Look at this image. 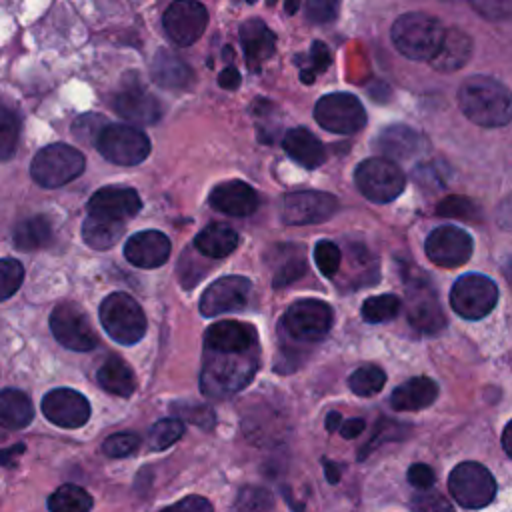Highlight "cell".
<instances>
[{"mask_svg": "<svg viewBox=\"0 0 512 512\" xmlns=\"http://www.w3.org/2000/svg\"><path fill=\"white\" fill-rule=\"evenodd\" d=\"M108 122L98 116V114H84L80 116L74 124H72V134L78 138V140H86V142H96L100 130L106 126Z\"/></svg>", "mask_w": 512, "mask_h": 512, "instance_id": "48", "label": "cell"}, {"mask_svg": "<svg viewBox=\"0 0 512 512\" xmlns=\"http://www.w3.org/2000/svg\"><path fill=\"white\" fill-rule=\"evenodd\" d=\"M50 512H90L92 510V496L74 484L60 486L48 498Z\"/></svg>", "mask_w": 512, "mask_h": 512, "instance_id": "36", "label": "cell"}, {"mask_svg": "<svg viewBox=\"0 0 512 512\" xmlns=\"http://www.w3.org/2000/svg\"><path fill=\"white\" fill-rule=\"evenodd\" d=\"M364 420L362 418H354V420H346L344 424H340V434L344 438H356L362 430H364Z\"/></svg>", "mask_w": 512, "mask_h": 512, "instance_id": "54", "label": "cell"}, {"mask_svg": "<svg viewBox=\"0 0 512 512\" xmlns=\"http://www.w3.org/2000/svg\"><path fill=\"white\" fill-rule=\"evenodd\" d=\"M258 370V348L248 352L206 350L200 372V390L214 400L240 392Z\"/></svg>", "mask_w": 512, "mask_h": 512, "instance_id": "1", "label": "cell"}, {"mask_svg": "<svg viewBox=\"0 0 512 512\" xmlns=\"http://www.w3.org/2000/svg\"><path fill=\"white\" fill-rule=\"evenodd\" d=\"M438 396V386L434 380L426 378V376H414L410 380H406L404 384H400L392 396H390V404L396 410L408 412V410H422L426 406H430Z\"/></svg>", "mask_w": 512, "mask_h": 512, "instance_id": "26", "label": "cell"}, {"mask_svg": "<svg viewBox=\"0 0 512 512\" xmlns=\"http://www.w3.org/2000/svg\"><path fill=\"white\" fill-rule=\"evenodd\" d=\"M406 318L422 334H436L446 326L436 290L422 280H410L406 290Z\"/></svg>", "mask_w": 512, "mask_h": 512, "instance_id": "14", "label": "cell"}, {"mask_svg": "<svg viewBox=\"0 0 512 512\" xmlns=\"http://www.w3.org/2000/svg\"><path fill=\"white\" fill-rule=\"evenodd\" d=\"M162 512H214L212 504L202 496H186Z\"/></svg>", "mask_w": 512, "mask_h": 512, "instance_id": "51", "label": "cell"}, {"mask_svg": "<svg viewBox=\"0 0 512 512\" xmlns=\"http://www.w3.org/2000/svg\"><path fill=\"white\" fill-rule=\"evenodd\" d=\"M284 150L304 168H316L326 160L322 142L306 128H290L284 134Z\"/></svg>", "mask_w": 512, "mask_h": 512, "instance_id": "28", "label": "cell"}, {"mask_svg": "<svg viewBox=\"0 0 512 512\" xmlns=\"http://www.w3.org/2000/svg\"><path fill=\"white\" fill-rule=\"evenodd\" d=\"M378 150L384 152L386 158H394V160L414 158L424 150V138L410 126L394 124L380 132Z\"/></svg>", "mask_w": 512, "mask_h": 512, "instance_id": "24", "label": "cell"}, {"mask_svg": "<svg viewBox=\"0 0 512 512\" xmlns=\"http://www.w3.org/2000/svg\"><path fill=\"white\" fill-rule=\"evenodd\" d=\"M50 328L54 338L64 348H70L76 352H88L98 344V336L92 328L90 318L74 302H62L52 310Z\"/></svg>", "mask_w": 512, "mask_h": 512, "instance_id": "12", "label": "cell"}, {"mask_svg": "<svg viewBox=\"0 0 512 512\" xmlns=\"http://www.w3.org/2000/svg\"><path fill=\"white\" fill-rule=\"evenodd\" d=\"M142 202L134 188L106 186L92 194L88 200V214H98L114 220H126L140 212Z\"/></svg>", "mask_w": 512, "mask_h": 512, "instance_id": "20", "label": "cell"}, {"mask_svg": "<svg viewBox=\"0 0 512 512\" xmlns=\"http://www.w3.org/2000/svg\"><path fill=\"white\" fill-rule=\"evenodd\" d=\"M194 246L208 258H224L238 246V234L226 224H208L194 238Z\"/></svg>", "mask_w": 512, "mask_h": 512, "instance_id": "30", "label": "cell"}, {"mask_svg": "<svg viewBox=\"0 0 512 512\" xmlns=\"http://www.w3.org/2000/svg\"><path fill=\"white\" fill-rule=\"evenodd\" d=\"M508 434H510V424H506V428H504V436H502V444H504V450H506V454L510 456V454H512V450H510V444H508Z\"/></svg>", "mask_w": 512, "mask_h": 512, "instance_id": "57", "label": "cell"}, {"mask_svg": "<svg viewBox=\"0 0 512 512\" xmlns=\"http://www.w3.org/2000/svg\"><path fill=\"white\" fill-rule=\"evenodd\" d=\"M498 302V286L482 274L460 276L450 292L454 312L466 320H480L492 312Z\"/></svg>", "mask_w": 512, "mask_h": 512, "instance_id": "10", "label": "cell"}, {"mask_svg": "<svg viewBox=\"0 0 512 512\" xmlns=\"http://www.w3.org/2000/svg\"><path fill=\"white\" fill-rule=\"evenodd\" d=\"M248 2H256V0H248Z\"/></svg>", "mask_w": 512, "mask_h": 512, "instance_id": "59", "label": "cell"}, {"mask_svg": "<svg viewBox=\"0 0 512 512\" xmlns=\"http://www.w3.org/2000/svg\"><path fill=\"white\" fill-rule=\"evenodd\" d=\"M338 8H340V0H306L304 12L310 22L326 24L336 18Z\"/></svg>", "mask_w": 512, "mask_h": 512, "instance_id": "47", "label": "cell"}, {"mask_svg": "<svg viewBox=\"0 0 512 512\" xmlns=\"http://www.w3.org/2000/svg\"><path fill=\"white\" fill-rule=\"evenodd\" d=\"M252 284L244 276H224L214 280L200 298V312L204 316H218L246 306Z\"/></svg>", "mask_w": 512, "mask_h": 512, "instance_id": "17", "label": "cell"}, {"mask_svg": "<svg viewBox=\"0 0 512 512\" xmlns=\"http://www.w3.org/2000/svg\"><path fill=\"white\" fill-rule=\"evenodd\" d=\"M140 446V438L132 432H118V434H112L104 440L102 444V452L106 456H112V458H124V456H130L132 452H136Z\"/></svg>", "mask_w": 512, "mask_h": 512, "instance_id": "45", "label": "cell"}, {"mask_svg": "<svg viewBox=\"0 0 512 512\" xmlns=\"http://www.w3.org/2000/svg\"><path fill=\"white\" fill-rule=\"evenodd\" d=\"M412 510L414 512H454L452 504L432 488H424L418 494H414Z\"/></svg>", "mask_w": 512, "mask_h": 512, "instance_id": "46", "label": "cell"}, {"mask_svg": "<svg viewBox=\"0 0 512 512\" xmlns=\"http://www.w3.org/2000/svg\"><path fill=\"white\" fill-rule=\"evenodd\" d=\"M84 170V156L68 146V144H48L40 152H36L30 174L36 184L44 188H58L74 178H78Z\"/></svg>", "mask_w": 512, "mask_h": 512, "instance_id": "5", "label": "cell"}, {"mask_svg": "<svg viewBox=\"0 0 512 512\" xmlns=\"http://www.w3.org/2000/svg\"><path fill=\"white\" fill-rule=\"evenodd\" d=\"M204 348L216 352H248L258 348V334L248 322L222 320L206 330Z\"/></svg>", "mask_w": 512, "mask_h": 512, "instance_id": "19", "label": "cell"}, {"mask_svg": "<svg viewBox=\"0 0 512 512\" xmlns=\"http://www.w3.org/2000/svg\"><path fill=\"white\" fill-rule=\"evenodd\" d=\"M384 384H386V374L376 364H364L356 368L348 378L350 390L358 396H374L384 388Z\"/></svg>", "mask_w": 512, "mask_h": 512, "instance_id": "37", "label": "cell"}, {"mask_svg": "<svg viewBox=\"0 0 512 512\" xmlns=\"http://www.w3.org/2000/svg\"><path fill=\"white\" fill-rule=\"evenodd\" d=\"M316 122L336 134H354L366 124V112L360 100L348 92L326 94L316 102Z\"/></svg>", "mask_w": 512, "mask_h": 512, "instance_id": "11", "label": "cell"}, {"mask_svg": "<svg viewBox=\"0 0 512 512\" xmlns=\"http://www.w3.org/2000/svg\"><path fill=\"white\" fill-rule=\"evenodd\" d=\"M460 110L478 126L496 128L510 122L512 100L508 88L488 76H470L458 92Z\"/></svg>", "mask_w": 512, "mask_h": 512, "instance_id": "2", "label": "cell"}, {"mask_svg": "<svg viewBox=\"0 0 512 512\" xmlns=\"http://www.w3.org/2000/svg\"><path fill=\"white\" fill-rule=\"evenodd\" d=\"M34 418V408L30 398L22 390H2L0 392V424L8 430H20L28 426Z\"/></svg>", "mask_w": 512, "mask_h": 512, "instance_id": "32", "label": "cell"}, {"mask_svg": "<svg viewBox=\"0 0 512 512\" xmlns=\"http://www.w3.org/2000/svg\"><path fill=\"white\" fill-rule=\"evenodd\" d=\"M190 68L182 58L168 50H160L152 62V78L158 86L168 90H180L190 82Z\"/></svg>", "mask_w": 512, "mask_h": 512, "instance_id": "29", "label": "cell"}, {"mask_svg": "<svg viewBox=\"0 0 512 512\" xmlns=\"http://www.w3.org/2000/svg\"><path fill=\"white\" fill-rule=\"evenodd\" d=\"M238 34L250 66H258L274 54V46H276L274 32L262 20L250 18L242 22Z\"/></svg>", "mask_w": 512, "mask_h": 512, "instance_id": "25", "label": "cell"}, {"mask_svg": "<svg viewBox=\"0 0 512 512\" xmlns=\"http://www.w3.org/2000/svg\"><path fill=\"white\" fill-rule=\"evenodd\" d=\"M358 190L372 202L384 204L398 198L406 186L400 166L390 158H368L354 172Z\"/></svg>", "mask_w": 512, "mask_h": 512, "instance_id": "6", "label": "cell"}, {"mask_svg": "<svg viewBox=\"0 0 512 512\" xmlns=\"http://www.w3.org/2000/svg\"><path fill=\"white\" fill-rule=\"evenodd\" d=\"M434 480H436L434 470H432L428 464L418 462V464H412V466L408 468V482H410L414 488H420V490L430 488V486L434 484Z\"/></svg>", "mask_w": 512, "mask_h": 512, "instance_id": "52", "label": "cell"}, {"mask_svg": "<svg viewBox=\"0 0 512 512\" xmlns=\"http://www.w3.org/2000/svg\"><path fill=\"white\" fill-rule=\"evenodd\" d=\"M470 52H472V42L468 34L458 28H450L444 32L442 44L430 62L440 72H454L468 62Z\"/></svg>", "mask_w": 512, "mask_h": 512, "instance_id": "27", "label": "cell"}, {"mask_svg": "<svg viewBox=\"0 0 512 512\" xmlns=\"http://www.w3.org/2000/svg\"><path fill=\"white\" fill-rule=\"evenodd\" d=\"M340 248L332 240H320L314 248V260L324 276H334L340 268Z\"/></svg>", "mask_w": 512, "mask_h": 512, "instance_id": "44", "label": "cell"}, {"mask_svg": "<svg viewBox=\"0 0 512 512\" xmlns=\"http://www.w3.org/2000/svg\"><path fill=\"white\" fill-rule=\"evenodd\" d=\"M330 62H332V58H330V52H328L326 44L314 42V44H312V50H310V64H312V68H310L308 72H302V74H300V76H302V82H308V84H310L312 78H314V74L324 72Z\"/></svg>", "mask_w": 512, "mask_h": 512, "instance_id": "49", "label": "cell"}, {"mask_svg": "<svg viewBox=\"0 0 512 512\" xmlns=\"http://www.w3.org/2000/svg\"><path fill=\"white\" fill-rule=\"evenodd\" d=\"M20 138V118L8 106H0V160L14 156Z\"/></svg>", "mask_w": 512, "mask_h": 512, "instance_id": "39", "label": "cell"}, {"mask_svg": "<svg viewBox=\"0 0 512 512\" xmlns=\"http://www.w3.org/2000/svg\"><path fill=\"white\" fill-rule=\"evenodd\" d=\"M114 110L132 124H154L160 120L162 110L158 100L140 86H126L114 98Z\"/></svg>", "mask_w": 512, "mask_h": 512, "instance_id": "23", "label": "cell"}, {"mask_svg": "<svg viewBox=\"0 0 512 512\" xmlns=\"http://www.w3.org/2000/svg\"><path fill=\"white\" fill-rule=\"evenodd\" d=\"M220 86L226 88V90H234V88L240 86V74L234 66L224 68V72L220 74Z\"/></svg>", "mask_w": 512, "mask_h": 512, "instance_id": "53", "label": "cell"}, {"mask_svg": "<svg viewBox=\"0 0 512 512\" xmlns=\"http://www.w3.org/2000/svg\"><path fill=\"white\" fill-rule=\"evenodd\" d=\"M436 212L440 216L458 218V220H470V222H476L480 218V208L470 198H464V196H448V198H444L438 204Z\"/></svg>", "mask_w": 512, "mask_h": 512, "instance_id": "42", "label": "cell"}, {"mask_svg": "<svg viewBox=\"0 0 512 512\" xmlns=\"http://www.w3.org/2000/svg\"><path fill=\"white\" fill-rule=\"evenodd\" d=\"M42 412L56 426L80 428L90 418V404L72 388H56L42 398Z\"/></svg>", "mask_w": 512, "mask_h": 512, "instance_id": "18", "label": "cell"}, {"mask_svg": "<svg viewBox=\"0 0 512 512\" xmlns=\"http://www.w3.org/2000/svg\"><path fill=\"white\" fill-rule=\"evenodd\" d=\"M272 2H274V0H272Z\"/></svg>", "mask_w": 512, "mask_h": 512, "instance_id": "61", "label": "cell"}, {"mask_svg": "<svg viewBox=\"0 0 512 512\" xmlns=\"http://www.w3.org/2000/svg\"><path fill=\"white\" fill-rule=\"evenodd\" d=\"M24 280V268L14 258L0 260V302L10 298Z\"/></svg>", "mask_w": 512, "mask_h": 512, "instance_id": "43", "label": "cell"}, {"mask_svg": "<svg viewBox=\"0 0 512 512\" xmlns=\"http://www.w3.org/2000/svg\"><path fill=\"white\" fill-rule=\"evenodd\" d=\"M208 12L198 0H174L162 18L168 38L180 46L194 44L206 30Z\"/></svg>", "mask_w": 512, "mask_h": 512, "instance_id": "15", "label": "cell"}, {"mask_svg": "<svg viewBox=\"0 0 512 512\" xmlns=\"http://www.w3.org/2000/svg\"><path fill=\"white\" fill-rule=\"evenodd\" d=\"M270 508H272V498L266 490L246 486L238 492L232 512H270Z\"/></svg>", "mask_w": 512, "mask_h": 512, "instance_id": "41", "label": "cell"}, {"mask_svg": "<svg viewBox=\"0 0 512 512\" xmlns=\"http://www.w3.org/2000/svg\"><path fill=\"white\" fill-rule=\"evenodd\" d=\"M12 240H14V246L24 252L44 248L52 240V226L44 216L24 218L16 224Z\"/></svg>", "mask_w": 512, "mask_h": 512, "instance_id": "35", "label": "cell"}, {"mask_svg": "<svg viewBox=\"0 0 512 512\" xmlns=\"http://www.w3.org/2000/svg\"><path fill=\"white\" fill-rule=\"evenodd\" d=\"M124 256L138 268H158L170 256V240L160 230H142L128 238Z\"/></svg>", "mask_w": 512, "mask_h": 512, "instance_id": "21", "label": "cell"}, {"mask_svg": "<svg viewBox=\"0 0 512 512\" xmlns=\"http://www.w3.org/2000/svg\"><path fill=\"white\" fill-rule=\"evenodd\" d=\"M448 490L464 508H484L496 496V480L486 466L478 462H462L450 472Z\"/></svg>", "mask_w": 512, "mask_h": 512, "instance_id": "9", "label": "cell"}, {"mask_svg": "<svg viewBox=\"0 0 512 512\" xmlns=\"http://www.w3.org/2000/svg\"><path fill=\"white\" fill-rule=\"evenodd\" d=\"M444 32V26L434 16L422 12H408L394 22L390 36L396 50L406 58L432 60L442 44Z\"/></svg>", "mask_w": 512, "mask_h": 512, "instance_id": "3", "label": "cell"}, {"mask_svg": "<svg viewBox=\"0 0 512 512\" xmlns=\"http://www.w3.org/2000/svg\"><path fill=\"white\" fill-rule=\"evenodd\" d=\"M94 144L106 160L120 166H136L150 154L148 136L130 124H106Z\"/></svg>", "mask_w": 512, "mask_h": 512, "instance_id": "7", "label": "cell"}, {"mask_svg": "<svg viewBox=\"0 0 512 512\" xmlns=\"http://www.w3.org/2000/svg\"><path fill=\"white\" fill-rule=\"evenodd\" d=\"M298 4H300V0H286V12L294 14L298 10Z\"/></svg>", "mask_w": 512, "mask_h": 512, "instance_id": "58", "label": "cell"}, {"mask_svg": "<svg viewBox=\"0 0 512 512\" xmlns=\"http://www.w3.org/2000/svg\"><path fill=\"white\" fill-rule=\"evenodd\" d=\"M472 238L458 226H438L426 238V256L444 268L464 264L472 254Z\"/></svg>", "mask_w": 512, "mask_h": 512, "instance_id": "16", "label": "cell"}, {"mask_svg": "<svg viewBox=\"0 0 512 512\" xmlns=\"http://www.w3.org/2000/svg\"><path fill=\"white\" fill-rule=\"evenodd\" d=\"M470 2L486 18H508L512 12V0H470Z\"/></svg>", "mask_w": 512, "mask_h": 512, "instance_id": "50", "label": "cell"}, {"mask_svg": "<svg viewBox=\"0 0 512 512\" xmlns=\"http://www.w3.org/2000/svg\"><path fill=\"white\" fill-rule=\"evenodd\" d=\"M100 322L118 344H136L146 334V316L126 292H112L102 300Z\"/></svg>", "mask_w": 512, "mask_h": 512, "instance_id": "4", "label": "cell"}, {"mask_svg": "<svg viewBox=\"0 0 512 512\" xmlns=\"http://www.w3.org/2000/svg\"><path fill=\"white\" fill-rule=\"evenodd\" d=\"M340 420H342V416H340L338 412H330L328 418H326V428H328V432H334V430L340 426Z\"/></svg>", "mask_w": 512, "mask_h": 512, "instance_id": "55", "label": "cell"}, {"mask_svg": "<svg viewBox=\"0 0 512 512\" xmlns=\"http://www.w3.org/2000/svg\"><path fill=\"white\" fill-rule=\"evenodd\" d=\"M402 302L394 294H380L372 296L362 304V318L366 322H388L398 316Z\"/></svg>", "mask_w": 512, "mask_h": 512, "instance_id": "38", "label": "cell"}, {"mask_svg": "<svg viewBox=\"0 0 512 512\" xmlns=\"http://www.w3.org/2000/svg\"><path fill=\"white\" fill-rule=\"evenodd\" d=\"M210 206L218 212H224L228 216L244 218L256 212L258 208V196L254 188L240 180H228L218 184L208 198Z\"/></svg>", "mask_w": 512, "mask_h": 512, "instance_id": "22", "label": "cell"}, {"mask_svg": "<svg viewBox=\"0 0 512 512\" xmlns=\"http://www.w3.org/2000/svg\"><path fill=\"white\" fill-rule=\"evenodd\" d=\"M280 256H274L272 266V286L282 288L296 278H300L306 272V254L302 246L298 244H288L280 246Z\"/></svg>", "mask_w": 512, "mask_h": 512, "instance_id": "34", "label": "cell"}, {"mask_svg": "<svg viewBox=\"0 0 512 512\" xmlns=\"http://www.w3.org/2000/svg\"><path fill=\"white\" fill-rule=\"evenodd\" d=\"M332 308L316 298L294 302L282 318V330L296 342H320L332 328Z\"/></svg>", "mask_w": 512, "mask_h": 512, "instance_id": "8", "label": "cell"}, {"mask_svg": "<svg viewBox=\"0 0 512 512\" xmlns=\"http://www.w3.org/2000/svg\"><path fill=\"white\" fill-rule=\"evenodd\" d=\"M124 232V220H114L98 214H88L82 224V238L96 250L112 248Z\"/></svg>", "mask_w": 512, "mask_h": 512, "instance_id": "33", "label": "cell"}, {"mask_svg": "<svg viewBox=\"0 0 512 512\" xmlns=\"http://www.w3.org/2000/svg\"><path fill=\"white\" fill-rule=\"evenodd\" d=\"M184 434V424L178 418H164L156 422L148 432V446L152 450H164L180 440Z\"/></svg>", "mask_w": 512, "mask_h": 512, "instance_id": "40", "label": "cell"}, {"mask_svg": "<svg viewBox=\"0 0 512 512\" xmlns=\"http://www.w3.org/2000/svg\"><path fill=\"white\" fill-rule=\"evenodd\" d=\"M326 470H328V480L330 482H336L338 480V468L334 464H328L326 462Z\"/></svg>", "mask_w": 512, "mask_h": 512, "instance_id": "56", "label": "cell"}, {"mask_svg": "<svg viewBox=\"0 0 512 512\" xmlns=\"http://www.w3.org/2000/svg\"><path fill=\"white\" fill-rule=\"evenodd\" d=\"M96 380L98 384L116 396H130L136 388V376L134 370L118 356L108 358L96 372Z\"/></svg>", "mask_w": 512, "mask_h": 512, "instance_id": "31", "label": "cell"}, {"mask_svg": "<svg viewBox=\"0 0 512 512\" xmlns=\"http://www.w3.org/2000/svg\"><path fill=\"white\" fill-rule=\"evenodd\" d=\"M338 210V200L328 192L298 190L284 196L280 216L286 224L304 226L328 220Z\"/></svg>", "mask_w": 512, "mask_h": 512, "instance_id": "13", "label": "cell"}, {"mask_svg": "<svg viewBox=\"0 0 512 512\" xmlns=\"http://www.w3.org/2000/svg\"><path fill=\"white\" fill-rule=\"evenodd\" d=\"M450 2H456V0H450Z\"/></svg>", "mask_w": 512, "mask_h": 512, "instance_id": "60", "label": "cell"}]
</instances>
